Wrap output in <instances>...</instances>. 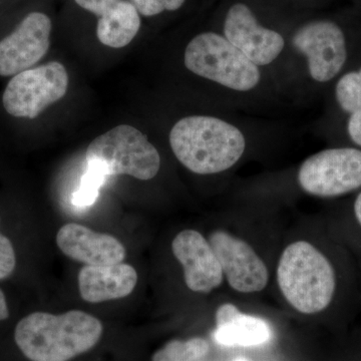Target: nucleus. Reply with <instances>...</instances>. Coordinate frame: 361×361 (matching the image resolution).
I'll use <instances>...</instances> for the list:
<instances>
[{
  "instance_id": "18",
  "label": "nucleus",
  "mask_w": 361,
  "mask_h": 361,
  "mask_svg": "<svg viewBox=\"0 0 361 361\" xmlns=\"http://www.w3.org/2000/svg\"><path fill=\"white\" fill-rule=\"evenodd\" d=\"M336 96L342 110L350 115H361V68L345 73L338 80Z\"/></svg>"
},
{
  "instance_id": "24",
  "label": "nucleus",
  "mask_w": 361,
  "mask_h": 361,
  "mask_svg": "<svg viewBox=\"0 0 361 361\" xmlns=\"http://www.w3.org/2000/svg\"><path fill=\"white\" fill-rule=\"evenodd\" d=\"M235 361H248V360H244V358H239V360H236Z\"/></svg>"
},
{
  "instance_id": "20",
  "label": "nucleus",
  "mask_w": 361,
  "mask_h": 361,
  "mask_svg": "<svg viewBox=\"0 0 361 361\" xmlns=\"http://www.w3.org/2000/svg\"><path fill=\"white\" fill-rule=\"evenodd\" d=\"M139 13L144 16H158L164 11H175L186 0H130Z\"/></svg>"
},
{
  "instance_id": "22",
  "label": "nucleus",
  "mask_w": 361,
  "mask_h": 361,
  "mask_svg": "<svg viewBox=\"0 0 361 361\" xmlns=\"http://www.w3.org/2000/svg\"><path fill=\"white\" fill-rule=\"evenodd\" d=\"M9 310L7 305L6 297L4 291L0 289V320H6L8 318Z\"/></svg>"
},
{
  "instance_id": "6",
  "label": "nucleus",
  "mask_w": 361,
  "mask_h": 361,
  "mask_svg": "<svg viewBox=\"0 0 361 361\" xmlns=\"http://www.w3.org/2000/svg\"><path fill=\"white\" fill-rule=\"evenodd\" d=\"M68 87L65 66L51 61L13 75L2 94V104L8 115L33 120L63 99Z\"/></svg>"
},
{
  "instance_id": "3",
  "label": "nucleus",
  "mask_w": 361,
  "mask_h": 361,
  "mask_svg": "<svg viewBox=\"0 0 361 361\" xmlns=\"http://www.w3.org/2000/svg\"><path fill=\"white\" fill-rule=\"evenodd\" d=\"M277 283L294 310L316 314L334 299L336 278L326 256L307 241H296L285 248L277 267Z\"/></svg>"
},
{
  "instance_id": "14",
  "label": "nucleus",
  "mask_w": 361,
  "mask_h": 361,
  "mask_svg": "<svg viewBox=\"0 0 361 361\" xmlns=\"http://www.w3.org/2000/svg\"><path fill=\"white\" fill-rule=\"evenodd\" d=\"M78 6L96 14L97 39L113 49L130 44L141 27V18L134 4L126 0H75Z\"/></svg>"
},
{
  "instance_id": "1",
  "label": "nucleus",
  "mask_w": 361,
  "mask_h": 361,
  "mask_svg": "<svg viewBox=\"0 0 361 361\" xmlns=\"http://www.w3.org/2000/svg\"><path fill=\"white\" fill-rule=\"evenodd\" d=\"M103 334L97 318L80 310L33 312L18 323L14 339L32 361H68L94 348Z\"/></svg>"
},
{
  "instance_id": "10",
  "label": "nucleus",
  "mask_w": 361,
  "mask_h": 361,
  "mask_svg": "<svg viewBox=\"0 0 361 361\" xmlns=\"http://www.w3.org/2000/svg\"><path fill=\"white\" fill-rule=\"evenodd\" d=\"M224 37L259 68L274 63L284 51V37L261 25L244 4H235L226 14Z\"/></svg>"
},
{
  "instance_id": "7",
  "label": "nucleus",
  "mask_w": 361,
  "mask_h": 361,
  "mask_svg": "<svg viewBox=\"0 0 361 361\" xmlns=\"http://www.w3.org/2000/svg\"><path fill=\"white\" fill-rule=\"evenodd\" d=\"M305 193L332 198L361 187V151L353 148L323 149L303 161L297 175Z\"/></svg>"
},
{
  "instance_id": "21",
  "label": "nucleus",
  "mask_w": 361,
  "mask_h": 361,
  "mask_svg": "<svg viewBox=\"0 0 361 361\" xmlns=\"http://www.w3.org/2000/svg\"><path fill=\"white\" fill-rule=\"evenodd\" d=\"M16 267V255L13 243L0 232V280L11 276Z\"/></svg>"
},
{
  "instance_id": "13",
  "label": "nucleus",
  "mask_w": 361,
  "mask_h": 361,
  "mask_svg": "<svg viewBox=\"0 0 361 361\" xmlns=\"http://www.w3.org/2000/svg\"><path fill=\"white\" fill-rule=\"evenodd\" d=\"M56 244L68 257L85 265H115L126 257V249L120 240L75 223L59 229Z\"/></svg>"
},
{
  "instance_id": "11",
  "label": "nucleus",
  "mask_w": 361,
  "mask_h": 361,
  "mask_svg": "<svg viewBox=\"0 0 361 361\" xmlns=\"http://www.w3.org/2000/svg\"><path fill=\"white\" fill-rule=\"evenodd\" d=\"M51 27L47 14L32 13L0 40V75L13 77L42 61L49 51Z\"/></svg>"
},
{
  "instance_id": "4",
  "label": "nucleus",
  "mask_w": 361,
  "mask_h": 361,
  "mask_svg": "<svg viewBox=\"0 0 361 361\" xmlns=\"http://www.w3.org/2000/svg\"><path fill=\"white\" fill-rule=\"evenodd\" d=\"M87 166L106 178L128 175L149 180L161 168V157L148 137L132 126L121 125L99 135L87 149Z\"/></svg>"
},
{
  "instance_id": "23",
  "label": "nucleus",
  "mask_w": 361,
  "mask_h": 361,
  "mask_svg": "<svg viewBox=\"0 0 361 361\" xmlns=\"http://www.w3.org/2000/svg\"><path fill=\"white\" fill-rule=\"evenodd\" d=\"M355 214L356 219L361 226V193L358 195L355 203Z\"/></svg>"
},
{
  "instance_id": "5",
  "label": "nucleus",
  "mask_w": 361,
  "mask_h": 361,
  "mask_svg": "<svg viewBox=\"0 0 361 361\" xmlns=\"http://www.w3.org/2000/svg\"><path fill=\"white\" fill-rule=\"evenodd\" d=\"M184 65L194 75L235 92H250L261 80L260 68L219 33L195 37L185 49Z\"/></svg>"
},
{
  "instance_id": "16",
  "label": "nucleus",
  "mask_w": 361,
  "mask_h": 361,
  "mask_svg": "<svg viewBox=\"0 0 361 361\" xmlns=\"http://www.w3.org/2000/svg\"><path fill=\"white\" fill-rule=\"evenodd\" d=\"M215 339L225 346H257L271 338L269 325L261 318L241 312L231 303L216 311Z\"/></svg>"
},
{
  "instance_id": "12",
  "label": "nucleus",
  "mask_w": 361,
  "mask_h": 361,
  "mask_svg": "<svg viewBox=\"0 0 361 361\" xmlns=\"http://www.w3.org/2000/svg\"><path fill=\"white\" fill-rule=\"evenodd\" d=\"M172 251L184 269L188 288L198 293H209L218 288L224 279L219 260L210 242L196 230L180 232L172 242Z\"/></svg>"
},
{
  "instance_id": "2",
  "label": "nucleus",
  "mask_w": 361,
  "mask_h": 361,
  "mask_svg": "<svg viewBox=\"0 0 361 361\" xmlns=\"http://www.w3.org/2000/svg\"><path fill=\"white\" fill-rule=\"evenodd\" d=\"M176 158L198 175L225 172L242 158L246 139L236 126L211 116H190L175 123L169 135Z\"/></svg>"
},
{
  "instance_id": "15",
  "label": "nucleus",
  "mask_w": 361,
  "mask_h": 361,
  "mask_svg": "<svg viewBox=\"0 0 361 361\" xmlns=\"http://www.w3.org/2000/svg\"><path fill=\"white\" fill-rule=\"evenodd\" d=\"M137 282V271L130 264L87 265L78 273V288L90 303L123 298L132 293Z\"/></svg>"
},
{
  "instance_id": "9",
  "label": "nucleus",
  "mask_w": 361,
  "mask_h": 361,
  "mask_svg": "<svg viewBox=\"0 0 361 361\" xmlns=\"http://www.w3.org/2000/svg\"><path fill=\"white\" fill-rule=\"evenodd\" d=\"M208 241L233 290L256 293L267 286L269 272L250 244L223 230L211 233Z\"/></svg>"
},
{
  "instance_id": "8",
  "label": "nucleus",
  "mask_w": 361,
  "mask_h": 361,
  "mask_svg": "<svg viewBox=\"0 0 361 361\" xmlns=\"http://www.w3.org/2000/svg\"><path fill=\"white\" fill-rule=\"evenodd\" d=\"M292 44L305 56L311 78L322 84L334 80L348 59L344 33L332 21L306 23L297 30Z\"/></svg>"
},
{
  "instance_id": "19",
  "label": "nucleus",
  "mask_w": 361,
  "mask_h": 361,
  "mask_svg": "<svg viewBox=\"0 0 361 361\" xmlns=\"http://www.w3.org/2000/svg\"><path fill=\"white\" fill-rule=\"evenodd\" d=\"M106 177L97 169L87 167L80 179V185L71 197L73 205L85 208L92 206L99 197V189L103 187Z\"/></svg>"
},
{
  "instance_id": "17",
  "label": "nucleus",
  "mask_w": 361,
  "mask_h": 361,
  "mask_svg": "<svg viewBox=\"0 0 361 361\" xmlns=\"http://www.w3.org/2000/svg\"><path fill=\"white\" fill-rule=\"evenodd\" d=\"M209 349L208 342L203 338L173 341L157 351L153 361H199L205 357Z\"/></svg>"
}]
</instances>
